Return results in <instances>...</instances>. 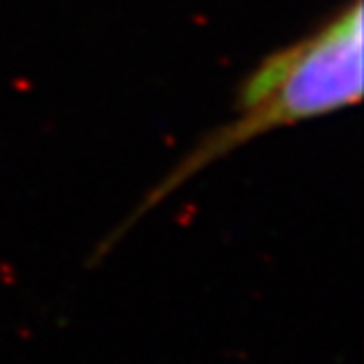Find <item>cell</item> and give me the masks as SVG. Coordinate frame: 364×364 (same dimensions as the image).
Instances as JSON below:
<instances>
[{
  "label": "cell",
  "mask_w": 364,
  "mask_h": 364,
  "mask_svg": "<svg viewBox=\"0 0 364 364\" xmlns=\"http://www.w3.org/2000/svg\"><path fill=\"white\" fill-rule=\"evenodd\" d=\"M364 3L347 0L318 27L259 60L235 88L232 114L182 156L127 218L123 230L182 185L252 141L362 101Z\"/></svg>",
  "instance_id": "1"
}]
</instances>
